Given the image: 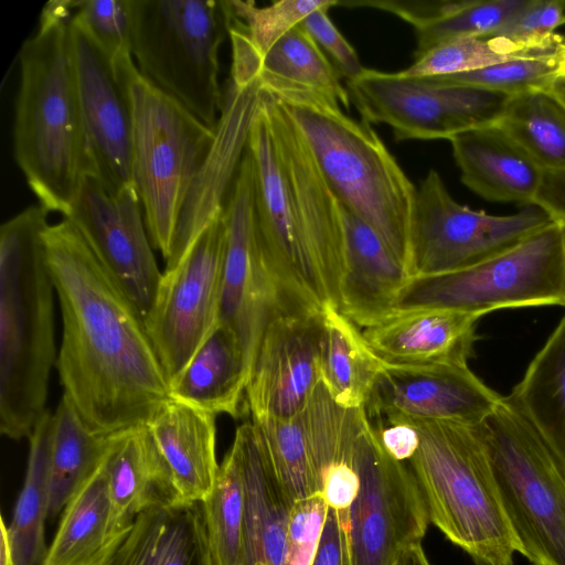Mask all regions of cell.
Masks as SVG:
<instances>
[{"mask_svg":"<svg viewBox=\"0 0 565 565\" xmlns=\"http://www.w3.org/2000/svg\"><path fill=\"white\" fill-rule=\"evenodd\" d=\"M565 61V45L558 50L511 58L480 70L426 77L451 86H467L514 96L530 90L547 89Z\"/></svg>","mask_w":565,"mask_h":565,"instance_id":"60d3db41","label":"cell"},{"mask_svg":"<svg viewBox=\"0 0 565 565\" xmlns=\"http://www.w3.org/2000/svg\"><path fill=\"white\" fill-rule=\"evenodd\" d=\"M330 0H280L266 7L254 1L224 0L230 23L237 25L264 56L287 32Z\"/></svg>","mask_w":565,"mask_h":565,"instance_id":"7bdbcfd3","label":"cell"},{"mask_svg":"<svg viewBox=\"0 0 565 565\" xmlns=\"http://www.w3.org/2000/svg\"><path fill=\"white\" fill-rule=\"evenodd\" d=\"M392 565H431L422 547V543L404 550Z\"/></svg>","mask_w":565,"mask_h":565,"instance_id":"816d5d0a","label":"cell"},{"mask_svg":"<svg viewBox=\"0 0 565 565\" xmlns=\"http://www.w3.org/2000/svg\"><path fill=\"white\" fill-rule=\"evenodd\" d=\"M555 220L537 204L491 215L458 203L431 169L416 191L411 233V277L463 269L521 243Z\"/></svg>","mask_w":565,"mask_h":565,"instance_id":"30bf717a","label":"cell"},{"mask_svg":"<svg viewBox=\"0 0 565 565\" xmlns=\"http://www.w3.org/2000/svg\"><path fill=\"white\" fill-rule=\"evenodd\" d=\"M73 20L106 56L115 74L135 64L130 0L77 1Z\"/></svg>","mask_w":565,"mask_h":565,"instance_id":"b9f144b4","label":"cell"},{"mask_svg":"<svg viewBox=\"0 0 565 565\" xmlns=\"http://www.w3.org/2000/svg\"><path fill=\"white\" fill-rule=\"evenodd\" d=\"M371 424L382 447L392 458L405 462L414 456L418 447V435L411 424L384 420H376V424Z\"/></svg>","mask_w":565,"mask_h":565,"instance_id":"c3c4849f","label":"cell"},{"mask_svg":"<svg viewBox=\"0 0 565 565\" xmlns=\"http://www.w3.org/2000/svg\"><path fill=\"white\" fill-rule=\"evenodd\" d=\"M342 207L345 266L338 309L358 327L369 328L393 315L396 297L411 275L369 224Z\"/></svg>","mask_w":565,"mask_h":565,"instance_id":"603a6c76","label":"cell"},{"mask_svg":"<svg viewBox=\"0 0 565 565\" xmlns=\"http://www.w3.org/2000/svg\"><path fill=\"white\" fill-rule=\"evenodd\" d=\"M254 172L244 152L227 200L220 322L239 338L250 366L269 319L282 311L260 262L253 226Z\"/></svg>","mask_w":565,"mask_h":565,"instance_id":"e0dca14e","label":"cell"},{"mask_svg":"<svg viewBox=\"0 0 565 565\" xmlns=\"http://www.w3.org/2000/svg\"><path fill=\"white\" fill-rule=\"evenodd\" d=\"M479 316L446 309L395 313L365 328L376 356L394 365H468Z\"/></svg>","mask_w":565,"mask_h":565,"instance_id":"7402d4cb","label":"cell"},{"mask_svg":"<svg viewBox=\"0 0 565 565\" xmlns=\"http://www.w3.org/2000/svg\"><path fill=\"white\" fill-rule=\"evenodd\" d=\"M53 413L46 412L30 436L23 488L6 532L14 565H40L46 553L50 507V456Z\"/></svg>","mask_w":565,"mask_h":565,"instance_id":"e575fe53","label":"cell"},{"mask_svg":"<svg viewBox=\"0 0 565 565\" xmlns=\"http://www.w3.org/2000/svg\"><path fill=\"white\" fill-rule=\"evenodd\" d=\"M66 217L145 318L156 299L162 273L151 249L135 185L111 191L88 173Z\"/></svg>","mask_w":565,"mask_h":565,"instance_id":"9a60e30c","label":"cell"},{"mask_svg":"<svg viewBox=\"0 0 565 565\" xmlns=\"http://www.w3.org/2000/svg\"><path fill=\"white\" fill-rule=\"evenodd\" d=\"M104 467L113 515L126 530L150 509L184 503L146 426L113 435Z\"/></svg>","mask_w":565,"mask_h":565,"instance_id":"4316f807","label":"cell"},{"mask_svg":"<svg viewBox=\"0 0 565 565\" xmlns=\"http://www.w3.org/2000/svg\"><path fill=\"white\" fill-rule=\"evenodd\" d=\"M225 234L223 211L181 260L162 271L156 299L145 317L170 383L220 322Z\"/></svg>","mask_w":565,"mask_h":565,"instance_id":"5bb4252c","label":"cell"},{"mask_svg":"<svg viewBox=\"0 0 565 565\" xmlns=\"http://www.w3.org/2000/svg\"><path fill=\"white\" fill-rule=\"evenodd\" d=\"M43 242L62 313L63 395L95 434L146 426L171 395L143 316L70 218L49 224Z\"/></svg>","mask_w":565,"mask_h":565,"instance_id":"6da1fadb","label":"cell"},{"mask_svg":"<svg viewBox=\"0 0 565 565\" xmlns=\"http://www.w3.org/2000/svg\"><path fill=\"white\" fill-rule=\"evenodd\" d=\"M212 565H241L244 527V480L233 443L211 493L201 502Z\"/></svg>","mask_w":565,"mask_h":565,"instance_id":"74e56055","label":"cell"},{"mask_svg":"<svg viewBox=\"0 0 565 565\" xmlns=\"http://www.w3.org/2000/svg\"><path fill=\"white\" fill-rule=\"evenodd\" d=\"M260 102L288 186L298 244L315 297L322 310L338 308L345 266L342 204L282 103L263 88Z\"/></svg>","mask_w":565,"mask_h":565,"instance_id":"8fae6325","label":"cell"},{"mask_svg":"<svg viewBox=\"0 0 565 565\" xmlns=\"http://www.w3.org/2000/svg\"><path fill=\"white\" fill-rule=\"evenodd\" d=\"M47 214L30 205L0 227V430L30 438L47 412L56 364L55 291L45 259Z\"/></svg>","mask_w":565,"mask_h":565,"instance_id":"3957f363","label":"cell"},{"mask_svg":"<svg viewBox=\"0 0 565 565\" xmlns=\"http://www.w3.org/2000/svg\"><path fill=\"white\" fill-rule=\"evenodd\" d=\"M70 40L89 174L119 191L134 185L129 103L109 61L73 18Z\"/></svg>","mask_w":565,"mask_h":565,"instance_id":"ffe728a7","label":"cell"},{"mask_svg":"<svg viewBox=\"0 0 565 565\" xmlns=\"http://www.w3.org/2000/svg\"><path fill=\"white\" fill-rule=\"evenodd\" d=\"M348 526L349 510L328 507L311 565H352Z\"/></svg>","mask_w":565,"mask_h":565,"instance_id":"7dc6e473","label":"cell"},{"mask_svg":"<svg viewBox=\"0 0 565 565\" xmlns=\"http://www.w3.org/2000/svg\"><path fill=\"white\" fill-rule=\"evenodd\" d=\"M396 422L417 431L418 447L408 463L430 523L473 565H514L519 544L502 507L482 423Z\"/></svg>","mask_w":565,"mask_h":565,"instance_id":"5b68a950","label":"cell"},{"mask_svg":"<svg viewBox=\"0 0 565 565\" xmlns=\"http://www.w3.org/2000/svg\"><path fill=\"white\" fill-rule=\"evenodd\" d=\"M215 418L169 398L146 425L184 503L202 502L214 487L220 469Z\"/></svg>","mask_w":565,"mask_h":565,"instance_id":"484cf974","label":"cell"},{"mask_svg":"<svg viewBox=\"0 0 565 565\" xmlns=\"http://www.w3.org/2000/svg\"><path fill=\"white\" fill-rule=\"evenodd\" d=\"M358 489L359 477L354 463L343 465L327 473L320 494L326 500L328 507L337 510H349Z\"/></svg>","mask_w":565,"mask_h":565,"instance_id":"681fc988","label":"cell"},{"mask_svg":"<svg viewBox=\"0 0 565 565\" xmlns=\"http://www.w3.org/2000/svg\"><path fill=\"white\" fill-rule=\"evenodd\" d=\"M334 6H339V1L330 0L326 6L311 12L300 25L309 33L340 75L347 81H351L362 74L365 67L361 64L356 51L329 18L328 12Z\"/></svg>","mask_w":565,"mask_h":565,"instance_id":"bcb514c9","label":"cell"},{"mask_svg":"<svg viewBox=\"0 0 565 565\" xmlns=\"http://www.w3.org/2000/svg\"><path fill=\"white\" fill-rule=\"evenodd\" d=\"M77 1H50L19 51L14 158L40 205L68 216L89 173L70 22Z\"/></svg>","mask_w":565,"mask_h":565,"instance_id":"7a4b0ae2","label":"cell"},{"mask_svg":"<svg viewBox=\"0 0 565 565\" xmlns=\"http://www.w3.org/2000/svg\"><path fill=\"white\" fill-rule=\"evenodd\" d=\"M498 124L543 171H565V107L547 89L510 96Z\"/></svg>","mask_w":565,"mask_h":565,"instance_id":"8d00e7d4","label":"cell"},{"mask_svg":"<svg viewBox=\"0 0 565 565\" xmlns=\"http://www.w3.org/2000/svg\"><path fill=\"white\" fill-rule=\"evenodd\" d=\"M531 0L341 1L344 7H370L397 15L416 34L414 60L443 43L486 36L500 29Z\"/></svg>","mask_w":565,"mask_h":565,"instance_id":"f546056e","label":"cell"},{"mask_svg":"<svg viewBox=\"0 0 565 565\" xmlns=\"http://www.w3.org/2000/svg\"><path fill=\"white\" fill-rule=\"evenodd\" d=\"M534 204L543 207L555 221H565V171H544Z\"/></svg>","mask_w":565,"mask_h":565,"instance_id":"f907efd6","label":"cell"},{"mask_svg":"<svg viewBox=\"0 0 565 565\" xmlns=\"http://www.w3.org/2000/svg\"><path fill=\"white\" fill-rule=\"evenodd\" d=\"M502 397L468 365L384 363L364 409L370 420L477 425L493 413Z\"/></svg>","mask_w":565,"mask_h":565,"instance_id":"d6986e66","label":"cell"},{"mask_svg":"<svg viewBox=\"0 0 565 565\" xmlns=\"http://www.w3.org/2000/svg\"><path fill=\"white\" fill-rule=\"evenodd\" d=\"M107 565H212L201 502L139 514Z\"/></svg>","mask_w":565,"mask_h":565,"instance_id":"4dcf8cb0","label":"cell"},{"mask_svg":"<svg viewBox=\"0 0 565 565\" xmlns=\"http://www.w3.org/2000/svg\"><path fill=\"white\" fill-rule=\"evenodd\" d=\"M0 529H1V543H0V557H1V565H14L11 551L8 543L7 532H6V522L4 519L1 518L0 520Z\"/></svg>","mask_w":565,"mask_h":565,"instance_id":"db71d44e","label":"cell"},{"mask_svg":"<svg viewBox=\"0 0 565 565\" xmlns=\"http://www.w3.org/2000/svg\"><path fill=\"white\" fill-rule=\"evenodd\" d=\"M276 96L305 138L341 204L369 224L411 275V233L417 188L370 124L301 87L264 89Z\"/></svg>","mask_w":565,"mask_h":565,"instance_id":"277c9868","label":"cell"},{"mask_svg":"<svg viewBox=\"0 0 565 565\" xmlns=\"http://www.w3.org/2000/svg\"><path fill=\"white\" fill-rule=\"evenodd\" d=\"M449 141L468 189L492 202L534 204L544 171L498 122L460 132Z\"/></svg>","mask_w":565,"mask_h":565,"instance_id":"cb8c5ba5","label":"cell"},{"mask_svg":"<svg viewBox=\"0 0 565 565\" xmlns=\"http://www.w3.org/2000/svg\"><path fill=\"white\" fill-rule=\"evenodd\" d=\"M263 89L301 87L337 100L345 109L351 98L341 75L309 33L298 24L259 56L256 71Z\"/></svg>","mask_w":565,"mask_h":565,"instance_id":"d590c367","label":"cell"},{"mask_svg":"<svg viewBox=\"0 0 565 565\" xmlns=\"http://www.w3.org/2000/svg\"><path fill=\"white\" fill-rule=\"evenodd\" d=\"M565 107V61L550 87L547 88Z\"/></svg>","mask_w":565,"mask_h":565,"instance_id":"f5cc1de1","label":"cell"},{"mask_svg":"<svg viewBox=\"0 0 565 565\" xmlns=\"http://www.w3.org/2000/svg\"><path fill=\"white\" fill-rule=\"evenodd\" d=\"M508 397L539 431L565 473V315Z\"/></svg>","mask_w":565,"mask_h":565,"instance_id":"d6a6232c","label":"cell"},{"mask_svg":"<svg viewBox=\"0 0 565 565\" xmlns=\"http://www.w3.org/2000/svg\"><path fill=\"white\" fill-rule=\"evenodd\" d=\"M321 320V382L338 405L365 407L384 363L359 327L338 308L326 307Z\"/></svg>","mask_w":565,"mask_h":565,"instance_id":"1f68e13d","label":"cell"},{"mask_svg":"<svg viewBox=\"0 0 565 565\" xmlns=\"http://www.w3.org/2000/svg\"><path fill=\"white\" fill-rule=\"evenodd\" d=\"M130 1L131 54L139 73L215 129L224 102L218 50L228 34L225 2Z\"/></svg>","mask_w":565,"mask_h":565,"instance_id":"52a82bcc","label":"cell"},{"mask_svg":"<svg viewBox=\"0 0 565 565\" xmlns=\"http://www.w3.org/2000/svg\"><path fill=\"white\" fill-rule=\"evenodd\" d=\"M347 89L362 120L387 125L396 141L449 140L460 132L498 122L510 97L366 67L347 81Z\"/></svg>","mask_w":565,"mask_h":565,"instance_id":"7c38bea8","label":"cell"},{"mask_svg":"<svg viewBox=\"0 0 565 565\" xmlns=\"http://www.w3.org/2000/svg\"><path fill=\"white\" fill-rule=\"evenodd\" d=\"M565 24V0H531L530 3L489 38H503L523 50H542L563 45L565 39L555 31Z\"/></svg>","mask_w":565,"mask_h":565,"instance_id":"ee69618b","label":"cell"},{"mask_svg":"<svg viewBox=\"0 0 565 565\" xmlns=\"http://www.w3.org/2000/svg\"><path fill=\"white\" fill-rule=\"evenodd\" d=\"M359 489L349 509L352 565H392L422 543L429 521L425 500L408 466L382 447L369 417L358 437Z\"/></svg>","mask_w":565,"mask_h":565,"instance_id":"4fadbf2b","label":"cell"},{"mask_svg":"<svg viewBox=\"0 0 565 565\" xmlns=\"http://www.w3.org/2000/svg\"><path fill=\"white\" fill-rule=\"evenodd\" d=\"M130 531L113 515L103 462L65 505L40 565H107Z\"/></svg>","mask_w":565,"mask_h":565,"instance_id":"f1b7e54d","label":"cell"},{"mask_svg":"<svg viewBox=\"0 0 565 565\" xmlns=\"http://www.w3.org/2000/svg\"><path fill=\"white\" fill-rule=\"evenodd\" d=\"M482 428L519 553L532 565H565V473L554 454L508 396Z\"/></svg>","mask_w":565,"mask_h":565,"instance_id":"ba28073f","label":"cell"},{"mask_svg":"<svg viewBox=\"0 0 565 565\" xmlns=\"http://www.w3.org/2000/svg\"><path fill=\"white\" fill-rule=\"evenodd\" d=\"M111 436L93 433L63 395L53 413L49 519L64 510L73 495L102 466Z\"/></svg>","mask_w":565,"mask_h":565,"instance_id":"836d02e7","label":"cell"},{"mask_svg":"<svg viewBox=\"0 0 565 565\" xmlns=\"http://www.w3.org/2000/svg\"><path fill=\"white\" fill-rule=\"evenodd\" d=\"M131 114V175L151 245L169 258L190 186L215 129L164 94L138 71L117 74Z\"/></svg>","mask_w":565,"mask_h":565,"instance_id":"8992f818","label":"cell"},{"mask_svg":"<svg viewBox=\"0 0 565 565\" xmlns=\"http://www.w3.org/2000/svg\"><path fill=\"white\" fill-rule=\"evenodd\" d=\"M328 504L321 494L295 502L280 565H311L324 523Z\"/></svg>","mask_w":565,"mask_h":565,"instance_id":"f6af8a7d","label":"cell"},{"mask_svg":"<svg viewBox=\"0 0 565 565\" xmlns=\"http://www.w3.org/2000/svg\"><path fill=\"white\" fill-rule=\"evenodd\" d=\"M247 150L254 172L255 245L280 308L287 312L321 313L301 256L288 186L262 102L250 126Z\"/></svg>","mask_w":565,"mask_h":565,"instance_id":"2e32d148","label":"cell"},{"mask_svg":"<svg viewBox=\"0 0 565 565\" xmlns=\"http://www.w3.org/2000/svg\"><path fill=\"white\" fill-rule=\"evenodd\" d=\"M233 443L244 480L241 565H280L294 503L279 482L253 422L237 427Z\"/></svg>","mask_w":565,"mask_h":565,"instance_id":"d4e9b609","label":"cell"},{"mask_svg":"<svg viewBox=\"0 0 565 565\" xmlns=\"http://www.w3.org/2000/svg\"><path fill=\"white\" fill-rule=\"evenodd\" d=\"M541 306L564 307L563 244L557 221L477 265L411 277L396 297L393 315L446 309L481 317L502 308Z\"/></svg>","mask_w":565,"mask_h":565,"instance_id":"9c48e42d","label":"cell"},{"mask_svg":"<svg viewBox=\"0 0 565 565\" xmlns=\"http://www.w3.org/2000/svg\"><path fill=\"white\" fill-rule=\"evenodd\" d=\"M565 44L542 50H523L503 38L469 36L435 46L398 73L406 77H434L467 73L511 58L539 55Z\"/></svg>","mask_w":565,"mask_h":565,"instance_id":"ab89813d","label":"cell"},{"mask_svg":"<svg viewBox=\"0 0 565 565\" xmlns=\"http://www.w3.org/2000/svg\"><path fill=\"white\" fill-rule=\"evenodd\" d=\"M249 377V363L237 334L218 322L182 372L171 381V398L214 415L237 418Z\"/></svg>","mask_w":565,"mask_h":565,"instance_id":"83f0119b","label":"cell"},{"mask_svg":"<svg viewBox=\"0 0 565 565\" xmlns=\"http://www.w3.org/2000/svg\"><path fill=\"white\" fill-rule=\"evenodd\" d=\"M561 227L562 233V244H563V299L565 307V221H557Z\"/></svg>","mask_w":565,"mask_h":565,"instance_id":"11a10c76","label":"cell"},{"mask_svg":"<svg viewBox=\"0 0 565 565\" xmlns=\"http://www.w3.org/2000/svg\"><path fill=\"white\" fill-rule=\"evenodd\" d=\"M274 471L290 501L318 493L301 413L291 419H252Z\"/></svg>","mask_w":565,"mask_h":565,"instance_id":"f35d334b","label":"cell"},{"mask_svg":"<svg viewBox=\"0 0 565 565\" xmlns=\"http://www.w3.org/2000/svg\"><path fill=\"white\" fill-rule=\"evenodd\" d=\"M321 313L277 311L269 319L245 392L253 419H291L305 409L321 382Z\"/></svg>","mask_w":565,"mask_h":565,"instance_id":"ac0fdd59","label":"cell"},{"mask_svg":"<svg viewBox=\"0 0 565 565\" xmlns=\"http://www.w3.org/2000/svg\"><path fill=\"white\" fill-rule=\"evenodd\" d=\"M260 94L258 78L244 85L231 83L215 127L214 141L184 200L164 270L173 268L203 230L224 211L247 147Z\"/></svg>","mask_w":565,"mask_h":565,"instance_id":"44dd1931","label":"cell"}]
</instances>
